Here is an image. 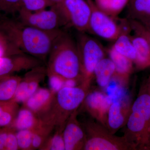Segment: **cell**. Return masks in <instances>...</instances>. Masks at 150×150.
I'll return each instance as SVG.
<instances>
[{
    "mask_svg": "<svg viewBox=\"0 0 150 150\" xmlns=\"http://www.w3.org/2000/svg\"><path fill=\"white\" fill-rule=\"evenodd\" d=\"M112 47L123 56L134 62L136 58V51L134 45L129 38L125 33H122L117 39Z\"/></svg>",
    "mask_w": 150,
    "mask_h": 150,
    "instance_id": "24",
    "label": "cell"
},
{
    "mask_svg": "<svg viewBox=\"0 0 150 150\" xmlns=\"http://www.w3.org/2000/svg\"><path fill=\"white\" fill-rule=\"evenodd\" d=\"M56 93L51 88L39 87L22 104L34 112L38 118H43L51 111Z\"/></svg>",
    "mask_w": 150,
    "mask_h": 150,
    "instance_id": "15",
    "label": "cell"
},
{
    "mask_svg": "<svg viewBox=\"0 0 150 150\" xmlns=\"http://www.w3.org/2000/svg\"><path fill=\"white\" fill-rule=\"evenodd\" d=\"M82 125L86 136L84 150H136L125 136H115L98 122L88 121Z\"/></svg>",
    "mask_w": 150,
    "mask_h": 150,
    "instance_id": "5",
    "label": "cell"
},
{
    "mask_svg": "<svg viewBox=\"0 0 150 150\" xmlns=\"http://www.w3.org/2000/svg\"><path fill=\"white\" fill-rule=\"evenodd\" d=\"M51 7L58 12L64 25L80 32L89 30L91 9L87 0H63Z\"/></svg>",
    "mask_w": 150,
    "mask_h": 150,
    "instance_id": "7",
    "label": "cell"
},
{
    "mask_svg": "<svg viewBox=\"0 0 150 150\" xmlns=\"http://www.w3.org/2000/svg\"><path fill=\"white\" fill-rule=\"evenodd\" d=\"M64 129L55 128L39 150H65Z\"/></svg>",
    "mask_w": 150,
    "mask_h": 150,
    "instance_id": "25",
    "label": "cell"
},
{
    "mask_svg": "<svg viewBox=\"0 0 150 150\" xmlns=\"http://www.w3.org/2000/svg\"><path fill=\"white\" fill-rule=\"evenodd\" d=\"M63 31L61 30L46 31L0 16V32L23 53L46 61L57 38Z\"/></svg>",
    "mask_w": 150,
    "mask_h": 150,
    "instance_id": "1",
    "label": "cell"
},
{
    "mask_svg": "<svg viewBox=\"0 0 150 150\" xmlns=\"http://www.w3.org/2000/svg\"><path fill=\"white\" fill-rule=\"evenodd\" d=\"M112 101L110 96L105 93L90 91L82 104L93 118L107 128L108 115Z\"/></svg>",
    "mask_w": 150,
    "mask_h": 150,
    "instance_id": "12",
    "label": "cell"
},
{
    "mask_svg": "<svg viewBox=\"0 0 150 150\" xmlns=\"http://www.w3.org/2000/svg\"><path fill=\"white\" fill-rule=\"evenodd\" d=\"M124 136L136 148L150 149V94L146 86L131 106Z\"/></svg>",
    "mask_w": 150,
    "mask_h": 150,
    "instance_id": "3",
    "label": "cell"
},
{
    "mask_svg": "<svg viewBox=\"0 0 150 150\" xmlns=\"http://www.w3.org/2000/svg\"><path fill=\"white\" fill-rule=\"evenodd\" d=\"M108 54L109 58L115 66L114 76L121 83H127L133 70L134 62L131 59L119 54L112 47L109 49Z\"/></svg>",
    "mask_w": 150,
    "mask_h": 150,
    "instance_id": "17",
    "label": "cell"
},
{
    "mask_svg": "<svg viewBox=\"0 0 150 150\" xmlns=\"http://www.w3.org/2000/svg\"><path fill=\"white\" fill-rule=\"evenodd\" d=\"M49 10L30 12L21 8L18 12V20L23 23L46 31L60 30L64 25L59 13L51 7Z\"/></svg>",
    "mask_w": 150,
    "mask_h": 150,
    "instance_id": "8",
    "label": "cell"
},
{
    "mask_svg": "<svg viewBox=\"0 0 150 150\" xmlns=\"http://www.w3.org/2000/svg\"><path fill=\"white\" fill-rule=\"evenodd\" d=\"M53 6L49 0H21L20 9H24L30 12H36L45 9L48 7H51Z\"/></svg>",
    "mask_w": 150,
    "mask_h": 150,
    "instance_id": "28",
    "label": "cell"
},
{
    "mask_svg": "<svg viewBox=\"0 0 150 150\" xmlns=\"http://www.w3.org/2000/svg\"><path fill=\"white\" fill-rule=\"evenodd\" d=\"M144 34L131 39L136 51V58L134 63L137 69L140 70L150 67V43Z\"/></svg>",
    "mask_w": 150,
    "mask_h": 150,
    "instance_id": "16",
    "label": "cell"
},
{
    "mask_svg": "<svg viewBox=\"0 0 150 150\" xmlns=\"http://www.w3.org/2000/svg\"><path fill=\"white\" fill-rule=\"evenodd\" d=\"M21 0H0V16L15 14L20 9Z\"/></svg>",
    "mask_w": 150,
    "mask_h": 150,
    "instance_id": "29",
    "label": "cell"
},
{
    "mask_svg": "<svg viewBox=\"0 0 150 150\" xmlns=\"http://www.w3.org/2000/svg\"><path fill=\"white\" fill-rule=\"evenodd\" d=\"M20 106L13 100L0 102V128L10 126L16 118Z\"/></svg>",
    "mask_w": 150,
    "mask_h": 150,
    "instance_id": "22",
    "label": "cell"
},
{
    "mask_svg": "<svg viewBox=\"0 0 150 150\" xmlns=\"http://www.w3.org/2000/svg\"><path fill=\"white\" fill-rule=\"evenodd\" d=\"M34 129H25L16 131L19 150H33Z\"/></svg>",
    "mask_w": 150,
    "mask_h": 150,
    "instance_id": "26",
    "label": "cell"
},
{
    "mask_svg": "<svg viewBox=\"0 0 150 150\" xmlns=\"http://www.w3.org/2000/svg\"><path fill=\"white\" fill-rule=\"evenodd\" d=\"M78 110L73 112L66 123L63 137L65 150H84L86 141L85 131L78 120Z\"/></svg>",
    "mask_w": 150,
    "mask_h": 150,
    "instance_id": "14",
    "label": "cell"
},
{
    "mask_svg": "<svg viewBox=\"0 0 150 150\" xmlns=\"http://www.w3.org/2000/svg\"><path fill=\"white\" fill-rule=\"evenodd\" d=\"M47 75L81 83V62L77 45L64 32L57 38L48 56Z\"/></svg>",
    "mask_w": 150,
    "mask_h": 150,
    "instance_id": "2",
    "label": "cell"
},
{
    "mask_svg": "<svg viewBox=\"0 0 150 150\" xmlns=\"http://www.w3.org/2000/svg\"><path fill=\"white\" fill-rule=\"evenodd\" d=\"M131 4L138 13L150 15V0H131Z\"/></svg>",
    "mask_w": 150,
    "mask_h": 150,
    "instance_id": "30",
    "label": "cell"
},
{
    "mask_svg": "<svg viewBox=\"0 0 150 150\" xmlns=\"http://www.w3.org/2000/svg\"><path fill=\"white\" fill-rule=\"evenodd\" d=\"M49 1L53 4V5H54L60 2L63 0H49Z\"/></svg>",
    "mask_w": 150,
    "mask_h": 150,
    "instance_id": "34",
    "label": "cell"
},
{
    "mask_svg": "<svg viewBox=\"0 0 150 150\" xmlns=\"http://www.w3.org/2000/svg\"><path fill=\"white\" fill-rule=\"evenodd\" d=\"M77 45L81 62L80 85L90 89L96 67L104 57V50L98 41L86 35L79 37Z\"/></svg>",
    "mask_w": 150,
    "mask_h": 150,
    "instance_id": "6",
    "label": "cell"
},
{
    "mask_svg": "<svg viewBox=\"0 0 150 150\" xmlns=\"http://www.w3.org/2000/svg\"><path fill=\"white\" fill-rule=\"evenodd\" d=\"M90 91L80 84L75 86H64L56 92L51 111L43 118L56 128L64 129L72 114L82 104Z\"/></svg>",
    "mask_w": 150,
    "mask_h": 150,
    "instance_id": "4",
    "label": "cell"
},
{
    "mask_svg": "<svg viewBox=\"0 0 150 150\" xmlns=\"http://www.w3.org/2000/svg\"><path fill=\"white\" fill-rule=\"evenodd\" d=\"M23 52L0 32V57L23 54Z\"/></svg>",
    "mask_w": 150,
    "mask_h": 150,
    "instance_id": "27",
    "label": "cell"
},
{
    "mask_svg": "<svg viewBox=\"0 0 150 150\" xmlns=\"http://www.w3.org/2000/svg\"><path fill=\"white\" fill-rule=\"evenodd\" d=\"M91 13L89 24V30L99 37L108 40H115L123 31L112 17L97 7L92 0H87Z\"/></svg>",
    "mask_w": 150,
    "mask_h": 150,
    "instance_id": "9",
    "label": "cell"
},
{
    "mask_svg": "<svg viewBox=\"0 0 150 150\" xmlns=\"http://www.w3.org/2000/svg\"><path fill=\"white\" fill-rule=\"evenodd\" d=\"M43 61L25 53L0 57V76L28 71L43 64Z\"/></svg>",
    "mask_w": 150,
    "mask_h": 150,
    "instance_id": "13",
    "label": "cell"
},
{
    "mask_svg": "<svg viewBox=\"0 0 150 150\" xmlns=\"http://www.w3.org/2000/svg\"><path fill=\"white\" fill-rule=\"evenodd\" d=\"M40 120L31 110L22 105L10 126L16 131L25 129H35L40 123Z\"/></svg>",
    "mask_w": 150,
    "mask_h": 150,
    "instance_id": "18",
    "label": "cell"
},
{
    "mask_svg": "<svg viewBox=\"0 0 150 150\" xmlns=\"http://www.w3.org/2000/svg\"><path fill=\"white\" fill-rule=\"evenodd\" d=\"M10 126L0 128V150H5Z\"/></svg>",
    "mask_w": 150,
    "mask_h": 150,
    "instance_id": "32",
    "label": "cell"
},
{
    "mask_svg": "<svg viewBox=\"0 0 150 150\" xmlns=\"http://www.w3.org/2000/svg\"><path fill=\"white\" fill-rule=\"evenodd\" d=\"M144 34L147 37L150 43V32L145 33H144Z\"/></svg>",
    "mask_w": 150,
    "mask_h": 150,
    "instance_id": "35",
    "label": "cell"
},
{
    "mask_svg": "<svg viewBox=\"0 0 150 150\" xmlns=\"http://www.w3.org/2000/svg\"><path fill=\"white\" fill-rule=\"evenodd\" d=\"M146 85L148 91H149V93L150 94V75L149 77V79H148L147 83V84Z\"/></svg>",
    "mask_w": 150,
    "mask_h": 150,
    "instance_id": "33",
    "label": "cell"
},
{
    "mask_svg": "<svg viewBox=\"0 0 150 150\" xmlns=\"http://www.w3.org/2000/svg\"><path fill=\"white\" fill-rule=\"evenodd\" d=\"M9 126L10 128L9 131L5 150H18L16 131L12 127Z\"/></svg>",
    "mask_w": 150,
    "mask_h": 150,
    "instance_id": "31",
    "label": "cell"
},
{
    "mask_svg": "<svg viewBox=\"0 0 150 150\" xmlns=\"http://www.w3.org/2000/svg\"><path fill=\"white\" fill-rule=\"evenodd\" d=\"M130 96L124 91H121L117 98L112 100L108 115L107 128L114 134L126 125L131 106Z\"/></svg>",
    "mask_w": 150,
    "mask_h": 150,
    "instance_id": "10",
    "label": "cell"
},
{
    "mask_svg": "<svg viewBox=\"0 0 150 150\" xmlns=\"http://www.w3.org/2000/svg\"><path fill=\"white\" fill-rule=\"evenodd\" d=\"M47 76V68L44 64L27 71L19 84L13 100L22 103L40 87V83Z\"/></svg>",
    "mask_w": 150,
    "mask_h": 150,
    "instance_id": "11",
    "label": "cell"
},
{
    "mask_svg": "<svg viewBox=\"0 0 150 150\" xmlns=\"http://www.w3.org/2000/svg\"><path fill=\"white\" fill-rule=\"evenodd\" d=\"M55 128V126L49 121L41 119L33 131V150H39Z\"/></svg>",
    "mask_w": 150,
    "mask_h": 150,
    "instance_id": "21",
    "label": "cell"
},
{
    "mask_svg": "<svg viewBox=\"0 0 150 150\" xmlns=\"http://www.w3.org/2000/svg\"><path fill=\"white\" fill-rule=\"evenodd\" d=\"M115 66L110 58L104 57L96 67L94 76L98 84L101 88H105L110 83L115 73Z\"/></svg>",
    "mask_w": 150,
    "mask_h": 150,
    "instance_id": "20",
    "label": "cell"
},
{
    "mask_svg": "<svg viewBox=\"0 0 150 150\" xmlns=\"http://www.w3.org/2000/svg\"><path fill=\"white\" fill-rule=\"evenodd\" d=\"M129 0H94L97 7L111 17H116L123 10Z\"/></svg>",
    "mask_w": 150,
    "mask_h": 150,
    "instance_id": "23",
    "label": "cell"
},
{
    "mask_svg": "<svg viewBox=\"0 0 150 150\" xmlns=\"http://www.w3.org/2000/svg\"><path fill=\"white\" fill-rule=\"evenodd\" d=\"M21 79L14 74L0 76V102L13 100Z\"/></svg>",
    "mask_w": 150,
    "mask_h": 150,
    "instance_id": "19",
    "label": "cell"
}]
</instances>
